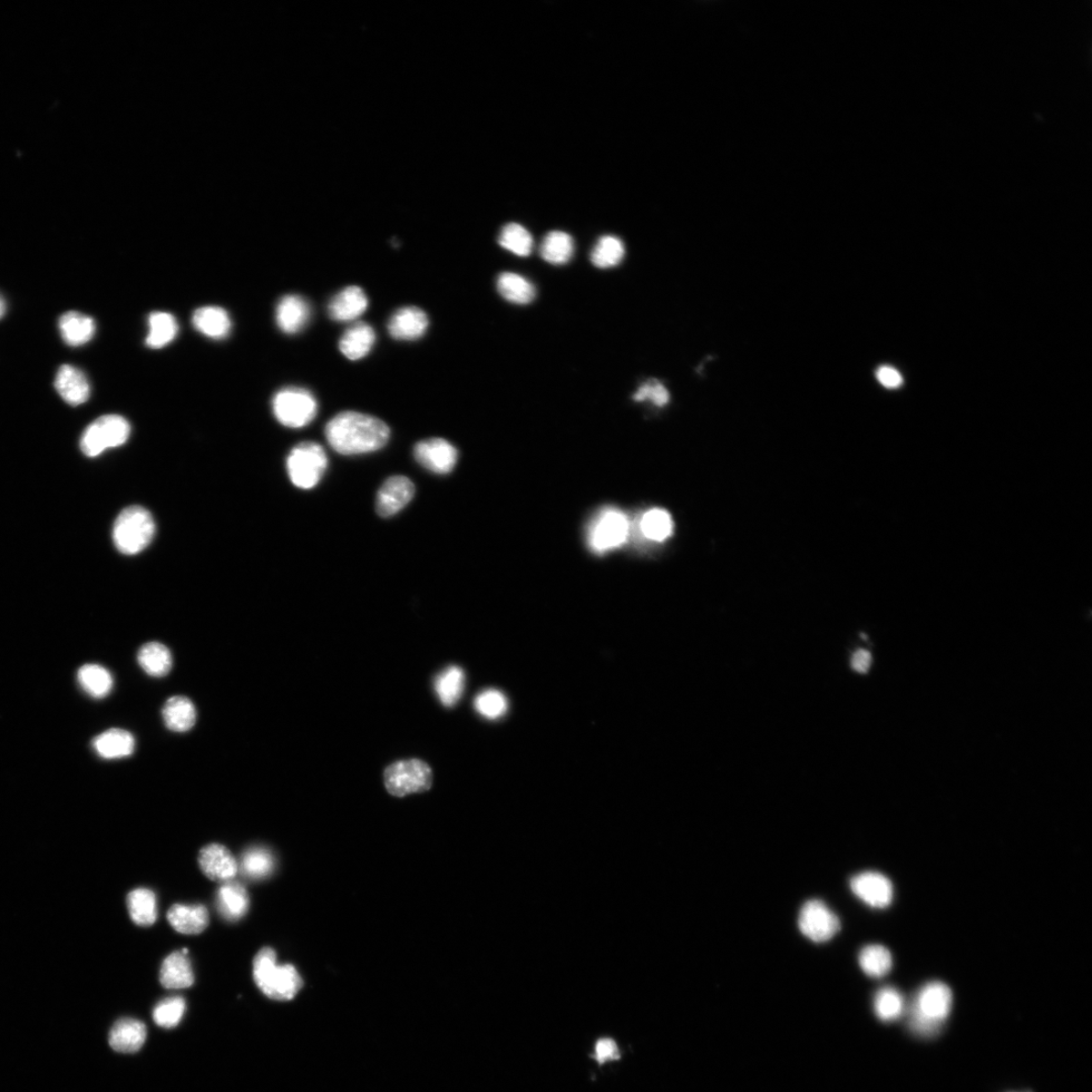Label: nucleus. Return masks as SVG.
Here are the masks:
<instances>
[{"instance_id":"43","label":"nucleus","mask_w":1092,"mask_h":1092,"mask_svg":"<svg viewBox=\"0 0 1092 1092\" xmlns=\"http://www.w3.org/2000/svg\"><path fill=\"white\" fill-rule=\"evenodd\" d=\"M633 399L637 402L650 401L653 405L664 407L670 401V393L664 384L659 382L658 379H650L639 388L637 393L633 395Z\"/></svg>"},{"instance_id":"30","label":"nucleus","mask_w":1092,"mask_h":1092,"mask_svg":"<svg viewBox=\"0 0 1092 1092\" xmlns=\"http://www.w3.org/2000/svg\"><path fill=\"white\" fill-rule=\"evenodd\" d=\"M126 905L132 921L140 926H150L158 920V900L150 890L138 889L129 893Z\"/></svg>"},{"instance_id":"3","label":"nucleus","mask_w":1092,"mask_h":1092,"mask_svg":"<svg viewBox=\"0 0 1092 1092\" xmlns=\"http://www.w3.org/2000/svg\"><path fill=\"white\" fill-rule=\"evenodd\" d=\"M953 1006V993L947 984L933 981L916 994L911 1010V1029L920 1036H934L947 1020Z\"/></svg>"},{"instance_id":"41","label":"nucleus","mask_w":1092,"mask_h":1092,"mask_svg":"<svg viewBox=\"0 0 1092 1092\" xmlns=\"http://www.w3.org/2000/svg\"><path fill=\"white\" fill-rule=\"evenodd\" d=\"M185 1007V1000L180 997L163 999L153 1011L156 1025L165 1029L177 1027L184 1015Z\"/></svg>"},{"instance_id":"10","label":"nucleus","mask_w":1092,"mask_h":1092,"mask_svg":"<svg viewBox=\"0 0 1092 1092\" xmlns=\"http://www.w3.org/2000/svg\"><path fill=\"white\" fill-rule=\"evenodd\" d=\"M798 925L805 937L814 943L830 941L841 929L835 913L818 900L809 901L803 906Z\"/></svg>"},{"instance_id":"8","label":"nucleus","mask_w":1092,"mask_h":1092,"mask_svg":"<svg viewBox=\"0 0 1092 1092\" xmlns=\"http://www.w3.org/2000/svg\"><path fill=\"white\" fill-rule=\"evenodd\" d=\"M273 413L278 421L289 428H303L314 420L318 404L307 389L286 388L278 392L272 401Z\"/></svg>"},{"instance_id":"31","label":"nucleus","mask_w":1092,"mask_h":1092,"mask_svg":"<svg viewBox=\"0 0 1092 1092\" xmlns=\"http://www.w3.org/2000/svg\"><path fill=\"white\" fill-rule=\"evenodd\" d=\"M275 857L266 847L256 846L243 853L239 870L252 880L267 879L275 870Z\"/></svg>"},{"instance_id":"5","label":"nucleus","mask_w":1092,"mask_h":1092,"mask_svg":"<svg viewBox=\"0 0 1092 1092\" xmlns=\"http://www.w3.org/2000/svg\"><path fill=\"white\" fill-rule=\"evenodd\" d=\"M328 458L323 447L316 442H306L292 448L288 460L287 470L292 484L300 489H313L323 476Z\"/></svg>"},{"instance_id":"20","label":"nucleus","mask_w":1092,"mask_h":1092,"mask_svg":"<svg viewBox=\"0 0 1092 1092\" xmlns=\"http://www.w3.org/2000/svg\"><path fill=\"white\" fill-rule=\"evenodd\" d=\"M217 909L223 919L237 922L249 910L250 901L246 887L236 881L223 883L217 892Z\"/></svg>"},{"instance_id":"2","label":"nucleus","mask_w":1092,"mask_h":1092,"mask_svg":"<svg viewBox=\"0 0 1092 1092\" xmlns=\"http://www.w3.org/2000/svg\"><path fill=\"white\" fill-rule=\"evenodd\" d=\"M253 978L258 988L273 1000L294 999L303 988V979L290 964L278 966L275 950L261 949L253 960Z\"/></svg>"},{"instance_id":"37","label":"nucleus","mask_w":1092,"mask_h":1092,"mask_svg":"<svg viewBox=\"0 0 1092 1092\" xmlns=\"http://www.w3.org/2000/svg\"><path fill=\"white\" fill-rule=\"evenodd\" d=\"M626 256L622 241L611 235L601 237L591 253V261L598 268H616Z\"/></svg>"},{"instance_id":"42","label":"nucleus","mask_w":1092,"mask_h":1092,"mask_svg":"<svg viewBox=\"0 0 1092 1092\" xmlns=\"http://www.w3.org/2000/svg\"><path fill=\"white\" fill-rule=\"evenodd\" d=\"M475 706L481 715L487 719H498L508 710V700L499 690L482 692L475 700Z\"/></svg>"},{"instance_id":"44","label":"nucleus","mask_w":1092,"mask_h":1092,"mask_svg":"<svg viewBox=\"0 0 1092 1092\" xmlns=\"http://www.w3.org/2000/svg\"><path fill=\"white\" fill-rule=\"evenodd\" d=\"M595 1059L600 1065L608 1060H617L620 1058L619 1051L616 1041L609 1038H603L597 1042L596 1048H595Z\"/></svg>"},{"instance_id":"38","label":"nucleus","mask_w":1092,"mask_h":1092,"mask_svg":"<svg viewBox=\"0 0 1092 1092\" xmlns=\"http://www.w3.org/2000/svg\"><path fill=\"white\" fill-rule=\"evenodd\" d=\"M500 246L513 255L528 257L533 249V238L528 229L519 224L510 223L502 229L499 236Z\"/></svg>"},{"instance_id":"34","label":"nucleus","mask_w":1092,"mask_h":1092,"mask_svg":"<svg viewBox=\"0 0 1092 1092\" xmlns=\"http://www.w3.org/2000/svg\"><path fill=\"white\" fill-rule=\"evenodd\" d=\"M77 679L86 693L94 698L109 695L114 685L111 672L100 665H84L78 671Z\"/></svg>"},{"instance_id":"32","label":"nucleus","mask_w":1092,"mask_h":1092,"mask_svg":"<svg viewBox=\"0 0 1092 1092\" xmlns=\"http://www.w3.org/2000/svg\"><path fill=\"white\" fill-rule=\"evenodd\" d=\"M574 251V244L569 234L562 231H552L546 235L541 243V256L553 266H563L568 263Z\"/></svg>"},{"instance_id":"1","label":"nucleus","mask_w":1092,"mask_h":1092,"mask_svg":"<svg viewBox=\"0 0 1092 1092\" xmlns=\"http://www.w3.org/2000/svg\"><path fill=\"white\" fill-rule=\"evenodd\" d=\"M389 428L380 419L358 412H343L328 422L325 435L335 452L344 455L374 453L389 440Z\"/></svg>"},{"instance_id":"40","label":"nucleus","mask_w":1092,"mask_h":1092,"mask_svg":"<svg viewBox=\"0 0 1092 1092\" xmlns=\"http://www.w3.org/2000/svg\"><path fill=\"white\" fill-rule=\"evenodd\" d=\"M905 1008L902 994L894 988L886 987L877 991L874 998V1010L881 1021H891L899 1019Z\"/></svg>"},{"instance_id":"19","label":"nucleus","mask_w":1092,"mask_h":1092,"mask_svg":"<svg viewBox=\"0 0 1092 1092\" xmlns=\"http://www.w3.org/2000/svg\"><path fill=\"white\" fill-rule=\"evenodd\" d=\"M368 307L366 292L355 286L345 288L331 300L328 313L337 322L354 321L362 316Z\"/></svg>"},{"instance_id":"27","label":"nucleus","mask_w":1092,"mask_h":1092,"mask_svg":"<svg viewBox=\"0 0 1092 1092\" xmlns=\"http://www.w3.org/2000/svg\"><path fill=\"white\" fill-rule=\"evenodd\" d=\"M60 329L65 343L77 347L90 343L95 333V323L89 316L68 311L60 319Z\"/></svg>"},{"instance_id":"12","label":"nucleus","mask_w":1092,"mask_h":1092,"mask_svg":"<svg viewBox=\"0 0 1092 1092\" xmlns=\"http://www.w3.org/2000/svg\"><path fill=\"white\" fill-rule=\"evenodd\" d=\"M199 865L208 879L219 883L233 881L239 871L235 857L226 846L219 844L202 847L199 855Z\"/></svg>"},{"instance_id":"39","label":"nucleus","mask_w":1092,"mask_h":1092,"mask_svg":"<svg viewBox=\"0 0 1092 1092\" xmlns=\"http://www.w3.org/2000/svg\"><path fill=\"white\" fill-rule=\"evenodd\" d=\"M640 530L648 540L661 542L670 538L674 523L666 510L651 509L642 516Z\"/></svg>"},{"instance_id":"7","label":"nucleus","mask_w":1092,"mask_h":1092,"mask_svg":"<svg viewBox=\"0 0 1092 1092\" xmlns=\"http://www.w3.org/2000/svg\"><path fill=\"white\" fill-rule=\"evenodd\" d=\"M131 434V426L120 415H105L96 419L83 432L81 442L82 453L96 457L104 452L125 444Z\"/></svg>"},{"instance_id":"6","label":"nucleus","mask_w":1092,"mask_h":1092,"mask_svg":"<svg viewBox=\"0 0 1092 1092\" xmlns=\"http://www.w3.org/2000/svg\"><path fill=\"white\" fill-rule=\"evenodd\" d=\"M384 781L389 794L404 797L431 789L433 773L431 768L421 759L399 760L386 769Z\"/></svg>"},{"instance_id":"4","label":"nucleus","mask_w":1092,"mask_h":1092,"mask_svg":"<svg viewBox=\"0 0 1092 1092\" xmlns=\"http://www.w3.org/2000/svg\"><path fill=\"white\" fill-rule=\"evenodd\" d=\"M155 531L151 513L141 506H131L124 509L115 522L114 543L123 554H138L151 543Z\"/></svg>"},{"instance_id":"36","label":"nucleus","mask_w":1092,"mask_h":1092,"mask_svg":"<svg viewBox=\"0 0 1092 1092\" xmlns=\"http://www.w3.org/2000/svg\"><path fill=\"white\" fill-rule=\"evenodd\" d=\"M859 964L868 977L881 978L889 974L892 968V955L884 945H866L860 952Z\"/></svg>"},{"instance_id":"35","label":"nucleus","mask_w":1092,"mask_h":1092,"mask_svg":"<svg viewBox=\"0 0 1092 1092\" xmlns=\"http://www.w3.org/2000/svg\"><path fill=\"white\" fill-rule=\"evenodd\" d=\"M178 333V322L172 315L155 311L149 317V335L146 344L154 349L163 348L177 337Z\"/></svg>"},{"instance_id":"28","label":"nucleus","mask_w":1092,"mask_h":1092,"mask_svg":"<svg viewBox=\"0 0 1092 1092\" xmlns=\"http://www.w3.org/2000/svg\"><path fill=\"white\" fill-rule=\"evenodd\" d=\"M140 667L151 677L162 678L169 675L172 667V656L168 647L160 642H148L138 652Z\"/></svg>"},{"instance_id":"45","label":"nucleus","mask_w":1092,"mask_h":1092,"mask_svg":"<svg viewBox=\"0 0 1092 1092\" xmlns=\"http://www.w3.org/2000/svg\"><path fill=\"white\" fill-rule=\"evenodd\" d=\"M877 378L879 383L887 388H896L902 385L903 378L901 375L891 366H881L877 370Z\"/></svg>"},{"instance_id":"9","label":"nucleus","mask_w":1092,"mask_h":1092,"mask_svg":"<svg viewBox=\"0 0 1092 1092\" xmlns=\"http://www.w3.org/2000/svg\"><path fill=\"white\" fill-rule=\"evenodd\" d=\"M629 526L628 517L623 512L617 509L604 510L591 526V549L598 553L618 549L628 541Z\"/></svg>"},{"instance_id":"22","label":"nucleus","mask_w":1092,"mask_h":1092,"mask_svg":"<svg viewBox=\"0 0 1092 1092\" xmlns=\"http://www.w3.org/2000/svg\"><path fill=\"white\" fill-rule=\"evenodd\" d=\"M160 982L165 988H189L194 982V975L188 954L174 952L162 963Z\"/></svg>"},{"instance_id":"46","label":"nucleus","mask_w":1092,"mask_h":1092,"mask_svg":"<svg viewBox=\"0 0 1092 1092\" xmlns=\"http://www.w3.org/2000/svg\"><path fill=\"white\" fill-rule=\"evenodd\" d=\"M852 668L857 672H867L872 664L871 653L866 650H859L854 653L851 661Z\"/></svg>"},{"instance_id":"26","label":"nucleus","mask_w":1092,"mask_h":1092,"mask_svg":"<svg viewBox=\"0 0 1092 1092\" xmlns=\"http://www.w3.org/2000/svg\"><path fill=\"white\" fill-rule=\"evenodd\" d=\"M192 324L204 336L216 340L226 338L232 326L227 311L212 306L194 311Z\"/></svg>"},{"instance_id":"23","label":"nucleus","mask_w":1092,"mask_h":1092,"mask_svg":"<svg viewBox=\"0 0 1092 1092\" xmlns=\"http://www.w3.org/2000/svg\"><path fill=\"white\" fill-rule=\"evenodd\" d=\"M93 747L100 757L106 759L129 757L135 749V739L129 731L112 728L93 740Z\"/></svg>"},{"instance_id":"33","label":"nucleus","mask_w":1092,"mask_h":1092,"mask_svg":"<svg viewBox=\"0 0 1092 1092\" xmlns=\"http://www.w3.org/2000/svg\"><path fill=\"white\" fill-rule=\"evenodd\" d=\"M464 672L462 668L452 666L445 669L435 681V690L445 707H453L460 701L464 689Z\"/></svg>"},{"instance_id":"29","label":"nucleus","mask_w":1092,"mask_h":1092,"mask_svg":"<svg viewBox=\"0 0 1092 1092\" xmlns=\"http://www.w3.org/2000/svg\"><path fill=\"white\" fill-rule=\"evenodd\" d=\"M497 289L505 300L516 305H528L536 295L532 282L513 272L501 273L497 279Z\"/></svg>"},{"instance_id":"15","label":"nucleus","mask_w":1092,"mask_h":1092,"mask_svg":"<svg viewBox=\"0 0 1092 1092\" xmlns=\"http://www.w3.org/2000/svg\"><path fill=\"white\" fill-rule=\"evenodd\" d=\"M429 321L421 309L405 307L399 309L388 321V333L398 340H416L427 331Z\"/></svg>"},{"instance_id":"18","label":"nucleus","mask_w":1092,"mask_h":1092,"mask_svg":"<svg viewBox=\"0 0 1092 1092\" xmlns=\"http://www.w3.org/2000/svg\"><path fill=\"white\" fill-rule=\"evenodd\" d=\"M172 928L183 934H199L208 928L209 912L202 904H174L168 912Z\"/></svg>"},{"instance_id":"16","label":"nucleus","mask_w":1092,"mask_h":1092,"mask_svg":"<svg viewBox=\"0 0 1092 1092\" xmlns=\"http://www.w3.org/2000/svg\"><path fill=\"white\" fill-rule=\"evenodd\" d=\"M57 392L67 404L78 406L90 399L91 386L82 370L68 365L62 366L55 379Z\"/></svg>"},{"instance_id":"24","label":"nucleus","mask_w":1092,"mask_h":1092,"mask_svg":"<svg viewBox=\"0 0 1092 1092\" xmlns=\"http://www.w3.org/2000/svg\"><path fill=\"white\" fill-rule=\"evenodd\" d=\"M164 724L174 733H187L197 720V710L192 702L184 696H174L167 701L162 710Z\"/></svg>"},{"instance_id":"25","label":"nucleus","mask_w":1092,"mask_h":1092,"mask_svg":"<svg viewBox=\"0 0 1092 1092\" xmlns=\"http://www.w3.org/2000/svg\"><path fill=\"white\" fill-rule=\"evenodd\" d=\"M376 341L375 330L367 323H356L349 327L341 337L339 348L350 360L364 358L372 350Z\"/></svg>"},{"instance_id":"17","label":"nucleus","mask_w":1092,"mask_h":1092,"mask_svg":"<svg viewBox=\"0 0 1092 1092\" xmlns=\"http://www.w3.org/2000/svg\"><path fill=\"white\" fill-rule=\"evenodd\" d=\"M311 318L308 301L300 296L282 298L277 308V323L282 333L296 334L303 330Z\"/></svg>"},{"instance_id":"14","label":"nucleus","mask_w":1092,"mask_h":1092,"mask_svg":"<svg viewBox=\"0 0 1092 1092\" xmlns=\"http://www.w3.org/2000/svg\"><path fill=\"white\" fill-rule=\"evenodd\" d=\"M415 486L403 475L389 477L380 487L377 497V512L382 517H391L401 511L411 502Z\"/></svg>"},{"instance_id":"13","label":"nucleus","mask_w":1092,"mask_h":1092,"mask_svg":"<svg viewBox=\"0 0 1092 1092\" xmlns=\"http://www.w3.org/2000/svg\"><path fill=\"white\" fill-rule=\"evenodd\" d=\"M851 890L857 899L875 909L887 908L893 899L891 881L879 872L856 875L851 880Z\"/></svg>"},{"instance_id":"11","label":"nucleus","mask_w":1092,"mask_h":1092,"mask_svg":"<svg viewBox=\"0 0 1092 1092\" xmlns=\"http://www.w3.org/2000/svg\"><path fill=\"white\" fill-rule=\"evenodd\" d=\"M414 456L426 470L446 475L454 469L458 453L456 448L442 438H431L416 444Z\"/></svg>"},{"instance_id":"47","label":"nucleus","mask_w":1092,"mask_h":1092,"mask_svg":"<svg viewBox=\"0 0 1092 1092\" xmlns=\"http://www.w3.org/2000/svg\"><path fill=\"white\" fill-rule=\"evenodd\" d=\"M5 310H6V305H5V299L2 296H0V319H2L5 316Z\"/></svg>"},{"instance_id":"21","label":"nucleus","mask_w":1092,"mask_h":1092,"mask_svg":"<svg viewBox=\"0 0 1092 1092\" xmlns=\"http://www.w3.org/2000/svg\"><path fill=\"white\" fill-rule=\"evenodd\" d=\"M147 1037L144 1023L135 1019H122L116 1021L110 1032L111 1047L121 1053L138 1052Z\"/></svg>"}]
</instances>
